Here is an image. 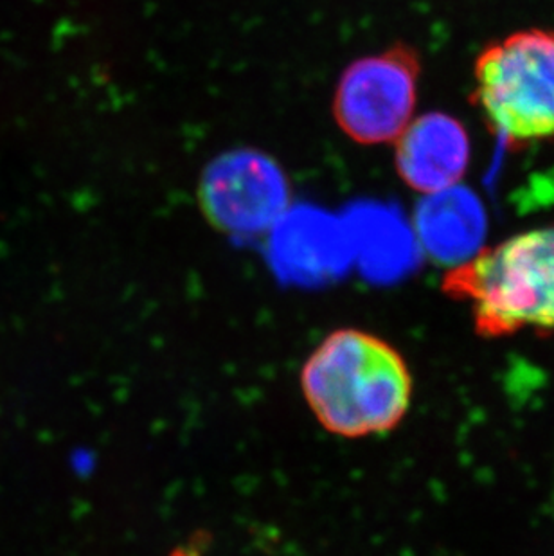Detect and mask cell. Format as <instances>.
Returning a JSON list of instances; mask_svg holds the SVG:
<instances>
[{
	"mask_svg": "<svg viewBox=\"0 0 554 556\" xmlns=\"http://www.w3.org/2000/svg\"><path fill=\"white\" fill-rule=\"evenodd\" d=\"M474 101L513 148L554 139V31L528 29L488 46Z\"/></svg>",
	"mask_w": 554,
	"mask_h": 556,
	"instance_id": "3",
	"label": "cell"
},
{
	"mask_svg": "<svg viewBox=\"0 0 554 556\" xmlns=\"http://www.w3.org/2000/svg\"><path fill=\"white\" fill-rule=\"evenodd\" d=\"M205 220L227 237H263L292 205V186L281 164L256 148H236L213 159L200 177Z\"/></svg>",
	"mask_w": 554,
	"mask_h": 556,
	"instance_id": "5",
	"label": "cell"
},
{
	"mask_svg": "<svg viewBox=\"0 0 554 556\" xmlns=\"http://www.w3.org/2000/svg\"><path fill=\"white\" fill-rule=\"evenodd\" d=\"M419 73L418 54L402 43L350 63L333 94L340 130L364 147L396 141L414 119Z\"/></svg>",
	"mask_w": 554,
	"mask_h": 556,
	"instance_id": "4",
	"label": "cell"
},
{
	"mask_svg": "<svg viewBox=\"0 0 554 556\" xmlns=\"http://www.w3.org/2000/svg\"><path fill=\"white\" fill-rule=\"evenodd\" d=\"M394 144L398 175L424 197L459 185L470 163L465 126L443 112L414 117Z\"/></svg>",
	"mask_w": 554,
	"mask_h": 556,
	"instance_id": "6",
	"label": "cell"
},
{
	"mask_svg": "<svg viewBox=\"0 0 554 556\" xmlns=\"http://www.w3.org/2000/svg\"><path fill=\"white\" fill-rule=\"evenodd\" d=\"M299 386L317 424L344 440L394 431L413 404L407 361L391 342L358 328L328 333L303 364Z\"/></svg>",
	"mask_w": 554,
	"mask_h": 556,
	"instance_id": "1",
	"label": "cell"
},
{
	"mask_svg": "<svg viewBox=\"0 0 554 556\" xmlns=\"http://www.w3.org/2000/svg\"><path fill=\"white\" fill-rule=\"evenodd\" d=\"M484 226L481 202L459 185L425 194L416 211L419 242L444 262L468 256L481 240Z\"/></svg>",
	"mask_w": 554,
	"mask_h": 556,
	"instance_id": "7",
	"label": "cell"
},
{
	"mask_svg": "<svg viewBox=\"0 0 554 556\" xmlns=\"http://www.w3.org/2000/svg\"><path fill=\"white\" fill-rule=\"evenodd\" d=\"M443 289L470 308L481 336L554 331V224L468 257L446 273Z\"/></svg>",
	"mask_w": 554,
	"mask_h": 556,
	"instance_id": "2",
	"label": "cell"
}]
</instances>
